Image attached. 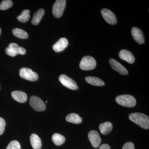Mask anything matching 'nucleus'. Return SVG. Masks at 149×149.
Returning <instances> with one entry per match:
<instances>
[{
  "label": "nucleus",
  "instance_id": "obj_1",
  "mask_svg": "<svg viewBox=\"0 0 149 149\" xmlns=\"http://www.w3.org/2000/svg\"><path fill=\"white\" fill-rule=\"evenodd\" d=\"M129 118L132 122L145 129L149 128V118L146 115L141 113H130Z\"/></svg>",
  "mask_w": 149,
  "mask_h": 149
},
{
  "label": "nucleus",
  "instance_id": "obj_2",
  "mask_svg": "<svg viewBox=\"0 0 149 149\" xmlns=\"http://www.w3.org/2000/svg\"><path fill=\"white\" fill-rule=\"evenodd\" d=\"M115 100L118 104L126 107H133L136 104V99L130 95H120L116 98Z\"/></svg>",
  "mask_w": 149,
  "mask_h": 149
},
{
  "label": "nucleus",
  "instance_id": "obj_3",
  "mask_svg": "<svg viewBox=\"0 0 149 149\" xmlns=\"http://www.w3.org/2000/svg\"><path fill=\"white\" fill-rule=\"evenodd\" d=\"M96 61L93 57L85 56L81 60L80 64V69L83 70H90L96 67Z\"/></svg>",
  "mask_w": 149,
  "mask_h": 149
},
{
  "label": "nucleus",
  "instance_id": "obj_4",
  "mask_svg": "<svg viewBox=\"0 0 149 149\" xmlns=\"http://www.w3.org/2000/svg\"><path fill=\"white\" fill-rule=\"evenodd\" d=\"M66 1L65 0H57L53 6L52 12L56 18H60L63 14Z\"/></svg>",
  "mask_w": 149,
  "mask_h": 149
},
{
  "label": "nucleus",
  "instance_id": "obj_5",
  "mask_svg": "<svg viewBox=\"0 0 149 149\" xmlns=\"http://www.w3.org/2000/svg\"><path fill=\"white\" fill-rule=\"evenodd\" d=\"M19 76L23 79L31 81L38 80V75L30 68H22L19 70Z\"/></svg>",
  "mask_w": 149,
  "mask_h": 149
},
{
  "label": "nucleus",
  "instance_id": "obj_6",
  "mask_svg": "<svg viewBox=\"0 0 149 149\" xmlns=\"http://www.w3.org/2000/svg\"><path fill=\"white\" fill-rule=\"evenodd\" d=\"M29 104L32 108L36 111H43L45 109V104L37 96H32L29 100Z\"/></svg>",
  "mask_w": 149,
  "mask_h": 149
},
{
  "label": "nucleus",
  "instance_id": "obj_7",
  "mask_svg": "<svg viewBox=\"0 0 149 149\" xmlns=\"http://www.w3.org/2000/svg\"><path fill=\"white\" fill-rule=\"evenodd\" d=\"M59 80L63 86L68 89L72 90H77L78 89L76 82L65 74H61L59 77Z\"/></svg>",
  "mask_w": 149,
  "mask_h": 149
},
{
  "label": "nucleus",
  "instance_id": "obj_8",
  "mask_svg": "<svg viewBox=\"0 0 149 149\" xmlns=\"http://www.w3.org/2000/svg\"><path fill=\"white\" fill-rule=\"evenodd\" d=\"M102 16L105 20L109 24L114 25L117 22V19L114 13L106 8H104L101 10Z\"/></svg>",
  "mask_w": 149,
  "mask_h": 149
},
{
  "label": "nucleus",
  "instance_id": "obj_9",
  "mask_svg": "<svg viewBox=\"0 0 149 149\" xmlns=\"http://www.w3.org/2000/svg\"><path fill=\"white\" fill-rule=\"evenodd\" d=\"M88 138L92 146L94 148H97L100 145L102 140L99 133L96 130H91L88 135Z\"/></svg>",
  "mask_w": 149,
  "mask_h": 149
},
{
  "label": "nucleus",
  "instance_id": "obj_10",
  "mask_svg": "<svg viewBox=\"0 0 149 149\" xmlns=\"http://www.w3.org/2000/svg\"><path fill=\"white\" fill-rule=\"evenodd\" d=\"M109 63L112 68L120 74L123 75H127L128 74V70L114 59H110Z\"/></svg>",
  "mask_w": 149,
  "mask_h": 149
},
{
  "label": "nucleus",
  "instance_id": "obj_11",
  "mask_svg": "<svg viewBox=\"0 0 149 149\" xmlns=\"http://www.w3.org/2000/svg\"><path fill=\"white\" fill-rule=\"evenodd\" d=\"M131 34L133 39L138 44L142 45L145 43V37L143 34L141 29L138 27H133L132 28Z\"/></svg>",
  "mask_w": 149,
  "mask_h": 149
},
{
  "label": "nucleus",
  "instance_id": "obj_12",
  "mask_svg": "<svg viewBox=\"0 0 149 149\" xmlns=\"http://www.w3.org/2000/svg\"><path fill=\"white\" fill-rule=\"evenodd\" d=\"M68 45V40L65 38H61L53 46L55 52H60L64 50Z\"/></svg>",
  "mask_w": 149,
  "mask_h": 149
},
{
  "label": "nucleus",
  "instance_id": "obj_13",
  "mask_svg": "<svg viewBox=\"0 0 149 149\" xmlns=\"http://www.w3.org/2000/svg\"><path fill=\"white\" fill-rule=\"evenodd\" d=\"M119 57L123 60L125 61L130 64L133 63L135 61V57L130 51L123 49L120 51L119 53Z\"/></svg>",
  "mask_w": 149,
  "mask_h": 149
},
{
  "label": "nucleus",
  "instance_id": "obj_14",
  "mask_svg": "<svg viewBox=\"0 0 149 149\" xmlns=\"http://www.w3.org/2000/svg\"><path fill=\"white\" fill-rule=\"evenodd\" d=\"M11 96L14 100L18 102L24 103L27 100V94L22 91H13L11 93Z\"/></svg>",
  "mask_w": 149,
  "mask_h": 149
},
{
  "label": "nucleus",
  "instance_id": "obj_15",
  "mask_svg": "<svg viewBox=\"0 0 149 149\" xmlns=\"http://www.w3.org/2000/svg\"><path fill=\"white\" fill-rule=\"evenodd\" d=\"M30 143L34 149H40L42 146V141L39 136L33 133L30 137Z\"/></svg>",
  "mask_w": 149,
  "mask_h": 149
},
{
  "label": "nucleus",
  "instance_id": "obj_16",
  "mask_svg": "<svg viewBox=\"0 0 149 149\" xmlns=\"http://www.w3.org/2000/svg\"><path fill=\"white\" fill-rule=\"evenodd\" d=\"M113 125L111 123L106 122L102 123L99 126V129L102 134L107 135L111 132Z\"/></svg>",
  "mask_w": 149,
  "mask_h": 149
},
{
  "label": "nucleus",
  "instance_id": "obj_17",
  "mask_svg": "<svg viewBox=\"0 0 149 149\" xmlns=\"http://www.w3.org/2000/svg\"><path fill=\"white\" fill-rule=\"evenodd\" d=\"M85 80L87 83L94 86H102L105 85L103 80L97 77L89 76L85 77Z\"/></svg>",
  "mask_w": 149,
  "mask_h": 149
},
{
  "label": "nucleus",
  "instance_id": "obj_18",
  "mask_svg": "<svg viewBox=\"0 0 149 149\" xmlns=\"http://www.w3.org/2000/svg\"><path fill=\"white\" fill-rule=\"evenodd\" d=\"M45 13V10L42 8L40 9L35 12L32 19V24L35 25H37L39 24L43 16H44Z\"/></svg>",
  "mask_w": 149,
  "mask_h": 149
},
{
  "label": "nucleus",
  "instance_id": "obj_19",
  "mask_svg": "<svg viewBox=\"0 0 149 149\" xmlns=\"http://www.w3.org/2000/svg\"><path fill=\"white\" fill-rule=\"evenodd\" d=\"M65 119L67 122L74 124H79L82 121V118L79 115L75 113H69Z\"/></svg>",
  "mask_w": 149,
  "mask_h": 149
},
{
  "label": "nucleus",
  "instance_id": "obj_20",
  "mask_svg": "<svg viewBox=\"0 0 149 149\" xmlns=\"http://www.w3.org/2000/svg\"><path fill=\"white\" fill-rule=\"evenodd\" d=\"M52 140L56 146H61L65 142V138L64 136L58 133H55L52 136Z\"/></svg>",
  "mask_w": 149,
  "mask_h": 149
},
{
  "label": "nucleus",
  "instance_id": "obj_21",
  "mask_svg": "<svg viewBox=\"0 0 149 149\" xmlns=\"http://www.w3.org/2000/svg\"><path fill=\"white\" fill-rule=\"evenodd\" d=\"M13 33L15 36L20 39H27L28 37V35L27 32L19 28L14 29L13 30Z\"/></svg>",
  "mask_w": 149,
  "mask_h": 149
},
{
  "label": "nucleus",
  "instance_id": "obj_22",
  "mask_svg": "<svg viewBox=\"0 0 149 149\" xmlns=\"http://www.w3.org/2000/svg\"><path fill=\"white\" fill-rule=\"evenodd\" d=\"M29 13H30V11L29 10H23L21 14L17 17V20L23 23L27 22L30 18Z\"/></svg>",
  "mask_w": 149,
  "mask_h": 149
},
{
  "label": "nucleus",
  "instance_id": "obj_23",
  "mask_svg": "<svg viewBox=\"0 0 149 149\" xmlns=\"http://www.w3.org/2000/svg\"><path fill=\"white\" fill-rule=\"evenodd\" d=\"M8 47L13 49L17 54L24 55L26 53V50L22 47H19L18 45L14 43L9 44Z\"/></svg>",
  "mask_w": 149,
  "mask_h": 149
},
{
  "label": "nucleus",
  "instance_id": "obj_24",
  "mask_svg": "<svg viewBox=\"0 0 149 149\" xmlns=\"http://www.w3.org/2000/svg\"><path fill=\"white\" fill-rule=\"evenodd\" d=\"M13 5L12 1L10 0H4L0 3V10H6L10 8Z\"/></svg>",
  "mask_w": 149,
  "mask_h": 149
},
{
  "label": "nucleus",
  "instance_id": "obj_25",
  "mask_svg": "<svg viewBox=\"0 0 149 149\" xmlns=\"http://www.w3.org/2000/svg\"><path fill=\"white\" fill-rule=\"evenodd\" d=\"M6 149H21V146L18 141H12L8 144Z\"/></svg>",
  "mask_w": 149,
  "mask_h": 149
},
{
  "label": "nucleus",
  "instance_id": "obj_26",
  "mask_svg": "<svg viewBox=\"0 0 149 149\" xmlns=\"http://www.w3.org/2000/svg\"><path fill=\"white\" fill-rule=\"evenodd\" d=\"M6 125L5 120L2 118L0 117V135L3 133Z\"/></svg>",
  "mask_w": 149,
  "mask_h": 149
},
{
  "label": "nucleus",
  "instance_id": "obj_27",
  "mask_svg": "<svg viewBox=\"0 0 149 149\" xmlns=\"http://www.w3.org/2000/svg\"><path fill=\"white\" fill-rule=\"evenodd\" d=\"M6 53L8 55L12 57H14L16 56L17 54L12 49L9 47H7L6 49Z\"/></svg>",
  "mask_w": 149,
  "mask_h": 149
},
{
  "label": "nucleus",
  "instance_id": "obj_28",
  "mask_svg": "<svg viewBox=\"0 0 149 149\" xmlns=\"http://www.w3.org/2000/svg\"><path fill=\"white\" fill-rule=\"evenodd\" d=\"M122 149H135V146L132 142H128L123 145Z\"/></svg>",
  "mask_w": 149,
  "mask_h": 149
},
{
  "label": "nucleus",
  "instance_id": "obj_29",
  "mask_svg": "<svg viewBox=\"0 0 149 149\" xmlns=\"http://www.w3.org/2000/svg\"><path fill=\"white\" fill-rule=\"evenodd\" d=\"M99 149H111L110 147L108 144H104L102 145Z\"/></svg>",
  "mask_w": 149,
  "mask_h": 149
},
{
  "label": "nucleus",
  "instance_id": "obj_30",
  "mask_svg": "<svg viewBox=\"0 0 149 149\" xmlns=\"http://www.w3.org/2000/svg\"><path fill=\"white\" fill-rule=\"evenodd\" d=\"M1 29L0 28V35H1Z\"/></svg>",
  "mask_w": 149,
  "mask_h": 149
},
{
  "label": "nucleus",
  "instance_id": "obj_31",
  "mask_svg": "<svg viewBox=\"0 0 149 149\" xmlns=\"http://www.w3.org/2000/svg\"><path fill=\"white\" fill-rule=\"evenodd\" d=\"M46 102H47H47H47V101H46Z\"/></svg>",
  "mask_w": 149,
  "mask_h": 149
}]
</instances>
